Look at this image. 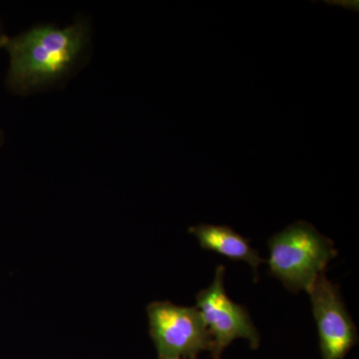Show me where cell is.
Returning a JSON list of instances; mask_svg holds the SVG:
<instances>
[{
	"mask_svg": "<svg viewBox=\"0 0 359 359\" xmlns=\"http://www.w3.org/2000/svg\"><path fill=\"white\" fill-rule=\"evenodd\" d=\"M4 143V130H2L1 126H0V149L2 148Z\"/></svg>",
	"mask_w": 359,
	"mask_h": 359,
	"instance_id": "ba28073f",
	"label": "cell"
},
{
	"mask_svg": "<svg viewBox=\"0 0 359 359\" xmlns=\"http://www.w3.org/2000/svg\"><path fill=\"white\" fill-rule=\"evenodd\" d=\"M7 35L4 33V26L0 22V47H1L2 42L6 39Z\"/></svg>",
	"mask_w": 359,
	"mask_h": 359,
	"instance_id": "52a82bcc",
	"label": "cell"
},
{
	"mask_svg": "<svg viewBox=\"0 0 359 359\" xmlns=\"http://www.w3.org/2000/svg\"><path fill=\"white\" fill-rule=\"evenodd\" d=\"M323 359H344L358 342V328L346 308L339 285L321 273L309 290Z\"/></svg>",
	"mask_w": 359,
	"mask_h": 359,
	"instance_id": "5b68a950",
	"label": "cell"
},
{
	"mask_svg": "<svg viewBox=\"0 0 359 359\" xmlns=\"http://www.w3.org/2000/svg\"><path fill=\"white\" fill-rule=\"evenodd\" d=\"M189 233L197 238L203 250H211L228 257L233 262H244L254 271L257 278V269L266 259L259 256L257 250L252 249L250 238L241 236L229 226L200 224L191 226Z\"/></svg>",
	"mask_w": 359,
	"mask_h": 359,
	"instance_id": "8992f818",
	"label": "cell"
},
{
	"mask_svg": "<svg viewBox=\"0 0 359 359\" xmlns=\"http://www.w3.org/2000/svg\"><path fill=\"white\" fill-rule=\"evenodd\" d=\"M268 247L269 273L294 294L308 292L337 256L334 242L306 221L276 233L269 238Z\"/></svg>",
	"mask_w": 359,
	"mask_h": 359,
	"instance_id": "7a4b0ae2",
	"label": "cell"
},
{
	"mask_svg": "<svg viewBox=\"0 0 359 359\" xmlns=\"http://www.w3.org/2000/svg\"><path fill=\"white\" fill-rule=\"evenodd\" d=\"M92 36L91 21L84 18L66 26H33L6 36L0 48L8 55L7 90L28 96L65 83L88 58Z\"/></svg>",
	"mask_w": 359,
	"mask_h": 359,
	"instance_id": "6da1fadb",
	"label": "cell"
},
{
	"mask_svg": "<svg viewBox=\"0 0 359 359\" xmlns=\"http://www.w3.org/2000/svg\"><path fill=\"white\" fill-rule=\"evenodd\" d=\"M224 266H217L215 278L207 289L196 297L205 325L212 335V359H221L222 353L233 340L247 339L252 349L259 348L261 337L245 306L231 301L224 290Z\"/></svg>",
	"mask_w": 359,
	"mask_h": 359,
	"instance_id": "277c9868",
	"label": "cell"
},
{
	"mask_svg": "<svg viewBox=\"0 0 359 359\" xmlns=\"http://www.w3.org/2000/svg\"><path fill=\"white\" fill-rule=\"evenodd\" d=\"M147 314L159 359H197L202 351H211L212 335L197 308L153 302Z\"/></svg>",
	"mask_w": 359,
	"mask_h": 359,
	"instance_id": "3957f363",
	"label": "cell"
}]
</instances>
